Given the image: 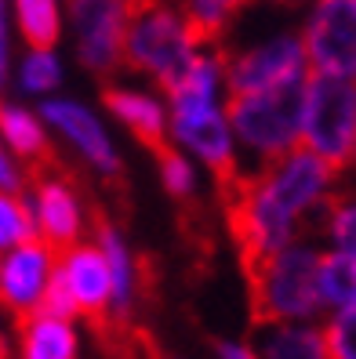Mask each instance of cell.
<instances>
[{
  "instance_id": "6da1fadb",
  "label": "cell",
  "mask_w": 356,
  "mask_h": 359,
  "mask_svg": "<svg viewBox=\"0 0 356 359\" xmlns=\"http://www.w3.org/2000/svg\"><path fill=\"white\" fill-rule=\"evenodd\" d=\"M204 48L211 44H204L193 33L178 0H150V4H142L131 15L128 33H124V58L135 69L160 80L167 91L178 88V80L185 76V69L193 66Z\"/></svg>"
},
{
  "instance_id": "7a4b0ae2",
  "label": "cell",
  "mask_w": 356,
  "mask_h": 359,
  "mask_svg": "<svg viewBox=\"0 0 356 359\" xmlns=\"http://www.w3.org/2000/svg\"><path fill=\"white\" fill-rule=\"evenodd\" d=\"M317 269L320 250L309 243H287L273 250L269 258L247 265L251 280V305H255V323L287 320L305 323L320 312V290H317Z\"/></svg>"
},
{
  "instance_id": "3957f363",
  "label": "cell",
  "mask_w": 356,
  "mask_h": 359,
  "mask_svg": "<svg viewBox=\"0 0 356 359\" xmlns=\"http://www.w3.org/2000/svg\"><path fill=\"white\" fill-rule=\"evenodd\" d=\"M305 76L277 83V88H265V91L229 95L225 120H229V131H233V142H244L255 156H262V163H273L287 149H295L302 135Z\"/></svg>"
},
{
  "instance_id": "277c9868",
  "label": "cell",
  "mask_w": 356,
  "mask_h": 359,
  "mask_svg": "<svg viewBox=\"0 0 356 359\" xmlns=\"http://www.w3.org/2000/svg\"><path fill=\"white\" fill-rule=\"evenodd\" d=\"M298 145L317 153L331 167L352 163V145H356V91L352 76H327V73H309L302 88V135Z\"/></svg>"
},
{
  "instance_id": "5b68a950",
  "label": "cell",
  "mask_w": 356,
  "mask_h": 359,
  "mask_svg": "<svg viewBox=\"0 0 356 359\" xmlns=\"http://www.w3.org/2000/svg\"><path fill=\"white\" fill-rule=\"evenodd\" d=\"M167 131L175 135L178 145H185L211 167L222 189L237 178L233 131H229L225 109L218 105V95H171Z\"/></svg>"
},
{
  "instance_id": "8992f818",
  "label": "cell",
  "mask_w": 356,
  "mask_h": 359,
  "mask_svg": "<svg viewBox=\"0 0 356 359\" xmlns=\"http://www.w3.org/2000/svg\"><path fill=\"white\" fill-rule=\"evenodd\" d=\"M305 73H309L305 48H302V36L295 33H280L265 40V44L222 58V80L229 83V95L265 91L287 80H302Z\"/></svg>"
},
{
  "instance_id": "52a82bcc",
  "label": "cell",
  "mask_w": 356,
  "mask_h": 359,
  "mask_svg": "<svg viewBox=\"0 0 356 359\" xmlns=\"http://www.w3.org/2000/svg\"><path fill=\"white\" fill-rule=\"evenodd\" d=\"M138 0H70L80 62L95 73H110L124 58V33Z\"/></svg>"
},
{
  "instance_id": "ba28073f",
  "label": "cell",
  "mask_w": 356,
  "mask_h": 359,
  "mask_svg": "<svg viewBox=\"0 0 356 359\" xmlns=\"http://www.w3.org/2000/svg\"><path fill=\"white\" fill-rule=\"evenodd\" d=\"M312 73L352 76L356 69V0H317L302 36Z\"/></svg>"
},
{
  "instance_id": "9c48e42d",
  "label": "cell",
  "mask_w": 356,
  "mask_h": 359,
  "mask_svg": "<svg viewBox=\"0 0 356 359\" xmlns=\"http://www.w3.org/2000/svg\"><path fill=\"white\" fill-rule=\"evenodd\" d=\"M51 269L55 250L44 240H26L4 250V258H0V302L18 316L37 312L40 294L51 280Z\"/></svg>"
},
{
  "instance_id": "30bf717a",
  "label": "cell",
  "mask_w": 356,
  "mask_h": 359,
  "mask_svg": "<svg viewBox=\"0 0 356 359\" xmlns=\"http://www.w3.org/2000/svg\"><path fill=\"white\" fill-rule=\"evenodd\" d=\"M55 269L62 283H66L77 312H88L91 320L102 323V316L110 312V302H113L110 265L102 258V250L91 243H73L55 258Z\"/></svg>"
},
{
  "instance_id": "8fae6325",
  "label": "cell",
  "mask_w": 356,
  "mask_h": 359,
  "mask_svg": "<svg viewBox=\"0 0 356 359\" xmlns=\"http://www.w3.org/2000/svg\"><path fill=\"white\" fill-rule=\"evenodd\" d=\"M44 116L62 138L73 142V149L88 160L98 175H117L120 171V156L113 149L106 128H102V120L91 109H84L80 102H70V98H51V102H44Z\"/></svg>"
},
{
  "instance_id": "7c38bea8",
  "label": "cell",
  "mask_w": 356,
  "mask_h": 359,
  "mask_svg": "<svg viewBox=\"0 0 356 359\" xmlns=\"http://www.w3.org/2000/svg\"><path fill=\"white\" fill-rule=\"evenodd\" d=\"M33 225L37 240H44L51 250H66L77 243L84 218H80V200L73 193V185L62 175H40L37 178V196H33Z\"/></svg>"
},
{
  "instance_id": "4fadbf2b",
  "label": "cell",
  "mask_w": 356,
  "mask_h": 359,
  "mask_svg": "<svg viewBox=\"0 0 356 359\" xmlns=\"http://www.w3.org/2000/svg\"><path fill=\"white\" fill-rule=\"evenodd\" d=\"M106 109L128 131H135V138L145 142L153 153L167 145V113L153 95H142V91H131V88H110L106 91Z\"/></svg>"
},
{
  "instance_id": "5bb4252c",
  "label": "cell",
  "mask_w": 356,
  "mask_h": 359,
  "mask_svg": "<svg viewBox=\"0 0 356 359\" xmlns=\"http://www.w3.org/2000/svg\"><path fill=\"white\" fill-rule=\"evenodd\" d=\"M255 359H327L324 330L309 323L269 320L255 327Z\"/></svg>"
},
{
  "instance_id": "9a60e30c",
  "label": "cell",
  "mask_w": 356,
  "mask_h": 359,
  "mask_svg": "<svg viewBox=\"0 0 356 359\" xmlns=\"http://www.w3.org/2000/svg\"><path fill=\"white\" fill-rule=\"evenodd\" d=\"M22 359H77V330L48 312L22 316Z\"/></svg>"
},
{
  "instance_id": "2e32d148",
  "label": "cell",
  "mask_w": 356,
  "mask_h": 359,
  "mask_svg": "<svg viewBox=\"0 0 356 359\" xmlns=\"http://www.w3.org/2000/svg\"><path fill=\"white\" fill-rule=\"evenodd\" d=\"M95 247L102 250V258H106V265H110V283H113L110 309L124 316L131 309V298H135V262H131V250H128V243L120 240V232L113 225L98 229V243Z\"/></svg>"
},
{
  "instance_id": "e0dca14e",
  "label": "cell",
  "mask_w": 356,
  "mask_h": 359,
  "mask_svg": "<svg viewBox=\"0 0 356 359\" xmlns=\"http://www.w3.org/2000/svg\"><path fill=\"white\" fill-rule=\"evenodd\" d=\"M15 22L33 51H51L62 36L58 0H15Z\"/></svg>"
},
{
  "instance_id": "ac0fdd59",
  "label": "cell",
  "mask_w": 356,
  "mask_h": 359,
  "mask_svg": "<svg viewBox=\"0 0 356 359\" xmlns=\"http://www.w3.org/2000/svg\"><path fill=\"white\" fill-rule=\"evenodd\" d=\"M317 290H320V305L342 309V305H356V258L352 250H331L320 255V269H317Z\"/></svg>"
},
{
  "instance_id": "d6986e66",
  "label": "cell",
  "mask_w": 356,
  "mask_h": 359,
  "mask_svg": "<svg viewBox=\"0 0 356 359\" xmlns=\"http://www.w3.org/2000/svg\"><path fill=\"white\" fill-rule=\"evenodd\" d=\"M0 135L22 160H48V138L33 113L18 109V105H4L0 109Z\"/></svg>"
},
{
  "instance_id": "ffe728a7",
  "label": "cell",
  "mask_w": 356,
  "mask_h": 359,
  "mask_svg": "<svg viewBox=\"0 0 356 359\" xmlns=\"http://www.w3.org/2000/svg\"><path fill=\"white\" fill-rule=\"evenodd\" d=\"M178 4H182L185 18H190L193 33L204 40V44L218 48L229 15H233V11L244 4V0H178Z\"/></svg>"
},
{
  "instance_id": "44dd1931",
  "label": "cell",
  "mask_w": 356,
  "mask_h": 359,
  "mask_svg": "<svg viewBox=\"0 0 356 359\" xmlns=\"http://www.w3.org/2000/svg\"><path fill=\"white\" fill-rule=\"evenodd\" d=\"M26 240H37L29 207L22 200H15L11 193H0V250H11Z\"/></svg>"
},
{
  "instance_id": "7402d4cb",
  "label": "cell",
  "mask_w": 356,
  "mask_h": 359,
  "mask_svg": "<svg viewBox=\"0 0 356 359\" xmlns=\"http://www.w3.org/2000/svg\"><path fill=\"white\" fill-rule=\"evenodd\" d=\"M62 80V66L51 51H33L22 58V69H18V83H22V91L29 95H48L55 83Z\"/></svg>"
},
{
  "instance_id": "603a6c76",
  "label": "cell",
  "mask_w": 356,
  "mask_h": 359,
  "mask_svg": "<svg viewBox=\"0 0 356 359\" xmlns=\"http://www.w3.org/2000/svg\"><path fill=\"white\" fill-rule=\"evenodd\" d=\"M352 334H356V305H342L338 312H334L331 327L324 330V348H327V359H356Z\"/></svg>"
},
{
  "instance_id": "cb8c5ba5",
  "label": "cell",
  "mask_w": 356,
  "mask_h": 359,
  "mask_svg": "<svg viewBox=\"0 0 356 359\" xmlns=\"http://www.w3.org/2000/svg\"><path fill=\"white\" fill-rule=\"evenodd\" d=\"M157 160H160V178H164V185H167V193L190 196L193 189H197L193 167H190V160L175 149V145H164V149H157Z\"/></svg>"
},
{
  "instance_id": "d4e9b609",
  "label": "cell",
  "mask_w": 356,
  "mask_h": 359,
  "mask_svg": "<svg viewBox=\"0 0 356 359\" xmlns=\"http://www.w3.org/2000/svg\"><path fill=\"white\" fill-rule=\"evenodd\" d=\"M331 240H334V250H352V225H356V210L352 203L345 200H331Z\"/></svg>"
},
{
  "instance_id": "484cf974",
  "label": "cell",
  "mask_w": 356,
  "mask_h": 359,
  "mask_svg": "<svg viewBox=\"0 0 356 359\" xmlns=\"http://www.w3.org/2000/svg\"><path fill=\"white\" fill-rule=\"evenodd\" d=\"M8 73V11H4V0H0V80Z\"/></svg>"
},
{
  "instance_id": "4316f807",
  "label": "cell",
  "mask_w": 356,
  "mask_h": 359,
  "mask_svg": "<svg viewBox=\"0 0 356 359\" xmlns=\"http://www.w3.org/2000/svg\"><path fill=\"white\" fill-rule=\"evenodd\" d=\"M218 352H222V359H255V352H251V348H244V345H229V341H225Z\"/></svg>"
},
{
  "instance_id": "83f0119b",
  "label": "cell",
  "mask_w": 356,
  "mask_h": 359,
  "mask_svg": "<svg viewBox=\"0 0 356 359\" xmlns=\"http://www.w3.org/2000/svg\"><path fill=\"white\" fill-rule=\"evenodd\" d=\"M0 359H4V334H0Z\"/></svg>"
}]
</instances>
